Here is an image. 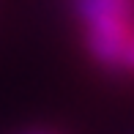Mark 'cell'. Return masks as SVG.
Here are the masks:
<instances>
[{"mask_svg": "<svg viewBox=\"0 0 134 134\" xmlns=\"http://www.w3.org/2000/svg\"><path fill=\"white\" fill-rule=\"evenodd\" d=\"M80 14L88 25L90 49L107 63L123 60L129 36L134 30L131 0H77Z\"/></svg>", "mask_w": 134, "mask_h": 134, "instance_id": "obj_1", "label": "cell"}, {"mask_svg": "<svg viewBox=\"0 0 134 134\" xmlns=\"http://www.w3.org/2000/svg\"><path fill=\"white\" fill-rule=\"evenodd\" d=\"M123 60H126V63H131V66H134V30H131V36H129V44H126Z\"/></svg>", "mask_w": 134, "mask_h": 134, "instance_id": "obj_2", "label": "cell"}]
</instances>
